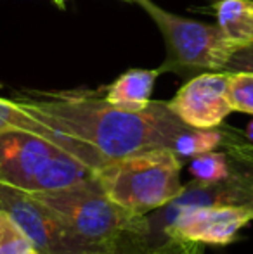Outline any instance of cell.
Wrapping results in <instances>:
<instances>
[{"label": "cell", "mask_w": 253, "mask_h": 254, "mask_svg": "<svg viewBox=\"0 0 253 254\" xmlns=\"http://www.w3.org/2000/svg\"><path fill=\"white\" fill-rule=\"evenodd\" d=\"M14 102L42 123L92 145L109 163L148 149H173L177 137L192 128L169 102L127 111L87 92L30 94Z\"/></svg>", "instance_id": "cell-1"}, {"label": "cell", "mask_w": 253, "mask_h": 254, "mask_svg": "<svg viewBox=\"0 0 253 254\" xmlns=\"http://www.w3.org/2000/svg\"><path fill=\"white\" fill-rule=\"evenodd\" d=\"M58 216L68 234L94 253L139 246L148 234L146 214H135L104 192L97 177L90 182L49 192H30Z\"/></svg>", "instance_id": "cell-2"}, {"label": "cell", "mask_w": 253, "mask_h": 254, "mask_svg": "<svg viewBox=\"0 0 253 254\" xmlns=\"http://www.w3.org/2000/svg\"><path fill=\"white\" fill-rule=\"evenodd\" d=\"M180 166V157L172 149H148L111 161L95 171V177L116 204L146 214L182 194Z\"/></svg>", "instance_id": "cell-3"}, {"label": "cell", "mask_w": 253, "mask_h": 254, "mask_svg": "<svg viewBox=\"0 0 253 254\" xmlns=\"http://www.w3.org/2000/svg\"><path fill=\"white\" fill-rule=\"evenodd\" d=\"M137 2L144 7L165 37L169 57L160 71L189 69V67L224 69L229 57L240 47H243L227 37L219 24L217 26L205 24L175 16L155 5L151 0H137Z\"/></svg>", "instance_id": "cell-4"}, {"label": "cell", "mask_w": 253, "mask_h": 254, "mask_svg": "<svg viewBox=\"0 0 253 254\" xmlns=\"http://www.w3.org/2000/svg\"><path fill=\"white\" fill-rule=\"evenodd\" d=\"M0 209L10 214L40 254H97L78 244L54 213L30 192L0 184Z\"/></svg>", "instance_id": "cell-5"}, {"label": "cell", "mask_w": 253, "mask_h": 254, "mask_svg": "<svg viewBox=\"0 0 253 254\" xmlns=\"http://www.w3.org/2000/svg\"><path fill=\"white\" fill-rule=\"evenodd\" d=\"M253 220V207L234 204H208L180 209L172 214L167 235L196 244L226 246Z\"/></svg>", "instance_id": "cell-6"}, {"label": "cell", "mask_w": 253, "mask_h": 254, "mask_svg": "<svg viewBox=\"0 0 253 254\" xmlns=\"http://www.w3.org/2000/svg\"><path fill=\"white\" fill-rule=\"evenodd\" d=\"M61 151L33 131L7 128L0 133V184L33 192L49 161Z\"/></svg>", "instance_id": "cell-7"}, {"label": "cell", "mask_w": 253, "mask_h": 254, "mask_svg": "<svg viewBox=\"0 0 253 254\" xmlns=\"http://www.w3.org/2000/svg\"><path fill=\"white\" fill-rule=\"evenodd\" d=\"M229 73H208L184 85L169 102L170 109L192 128H215L233 113L227 101Z\"/></svg>", "instance_id": "cell-8"}, {"label": "cell", "mask_w": 253, "mask_h": 254, "mask_svg": "<svg viewBox=\"0 0 253 254\" xmlns=\"http://www.w3.org/2000/svg\"><path fill=\"white\" fill-rule=\"evenodd\" d=\"M160 69H132L108 88L106 101L127 111H141L149 106L153 85Z\"/></svg>", "instance_id": "cell-9"}, {"label": "cell", "mask_w": 253, "mask_h": 254, "mask_svg": "<svg viewBox=\"0 0 253 254\" xmlns=\"http://www.w3.org/2000/svg\"><path fill=\"white\" fill-rule=\"evenodd\" d=\"M215 10L227 37L241 45L253 42V0H220Z\"/></svg>", "instance_id": "cell-10"}, {"label": "cell", "mask_w": 253, "mask_h": 254, "mask_svg": "<svg viewBox=\"0 0 253 254\" xmlns=\"http://www.w3.org/2000/svg\"><path fill=\"white\" fill-rule=\"evenodd\" d=\"M222 138V131L215 128H191L177 137L172 151L179 157H194L213 151Z\"/></svg>", "instance_id": "cell-11"}, {"label": "cell", "mask_w": 253, "mask_h": 254, "mask_svg": "<svg viewBox=\"0 0 253 254\" xmlns=\"http://www.w3.org/2000/svg\"><path fill=\"white\" fill-rule=\"evenodd\" d=\"M191 175L198 184H219L231 175V164L224 152H205L191 161Z\"/></svg>", "instance_id": "cell-12"}, {"label": "cell", "mask_w": 253, "mask_h": 254, "mask_svg": "<svg viewBox=\"0 0 253 254\" xmlns=\"http://www.w3.org/2000/svg\"><path fill=\"white\" fill-rule=\"evenodd\" d=\"M33 244L9 213L0 209V254H30Z\"/></svg>", "instance_id": "cell-13"}, {"label": "cell", "mask_w": 253, "mask_h": 254, "mask_svg": "<svg viewBox=\"0 0 253 254\" xmlns=\"http://www.w3.org/2000/svg\"><path fill=\"white\" fill-rule=\"evenodd\" d=\"M227 101L233 111L253 114V74L229 73Z\"/></svg>", "instance_id": "cell-14"}, {"label": "cell", "mask_w": 253, "mask_h": 254, "mask_svg": "<svg viewBox=\"0 0 253 254\" xmlns=\"http://www.w3.org/2000/svg\"><path fill=\"white\" fill-rule=\"evenodd\" d=\"M226 73H252L253 74V42L240 47L229 61L226 63L224 69Z\"/></svg>", "instance_id": "cell-15"}, {"label": "cell", "mask_w": 253, "mask_h": 254, "mask_svg": "<svg viewBox=\"0 0 253 254\" xmlns=\"http://www.w3.org/2000/svg\"><path fill=\"white\" fill-rule=\"evenodd\" d=\"M9 107L10 101L9 99H0V133L3 130H7L9 127Z\"/></svg>", "instance_id": "cell-16"}, {"label": "cell", "mask_w": 253, "mask_h": 254, "mask_svg": "<svg viewBox=\"0 0 253 254\" xmlns=\"http://www.w3.org/2000/svg\"><path fill=\"white\" fill-rule=\"evenodd\" d=\"M97 254H149V253H146V249H142L141 246H125V248H116L111 249V251H104Z\"/></svg>", "instance_id": "cell-17"}, {"label": "cell", "mask_w": 253, "mask_h": 254, "mask_svg": "<svg viewBox=\"0 0 253 254\" xmlns=\"http://www.w3.org/2000/svg\"><path fill=\"white\" fill-rule=\"evenodd\" d=\"M247 137L250 138V140H252V144H253V121H252V123L247 127Z\"/></svg>", "instance_id": "cell-18"}, {"label": "cell", "mask_w": 253, "mask_h": 254, "mask_svg": "<svg viewBox=\"0 0 253 254\" xmlns=\"http://www.w3.org/2000/svg\"><path fill=\"white\" fill-rule=\"evenodd\" d=\"M52 2H56L59 7H64V2H66V0H52Z\"/></svg>", "instance_id": "cell-19"}, {"label": "cell", "mask_w": 253, "mask_h": 254, "mask_svg": "<svg viewBox=\"0 0 253 254\" xmlns=\"http://www.w3.org/2000/svg\"><path fill=\"white\" fill-rule=\"evenodd\" d=\"M30 254H40V253H37V251H31Z\"/></svg>", "instance_id": "cell-20"}]
</instances>
